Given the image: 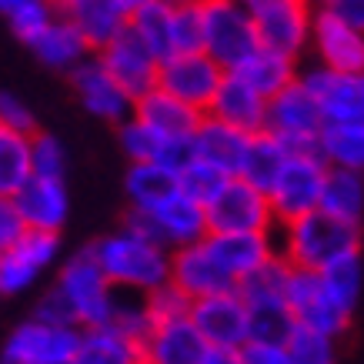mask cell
Instances as JSON below:
<instances>
[{
	"instance_id": "obj_1",
	"label": "cell",
	"mask_w": 364,
	"mask_h": 364,
	"mask_svg": "<svg viewBox=\"0 0 364 364\" xmlns=\"http://www.w3.org/2000/svg\"><path fill=\"white\" fill-rule=\"evenodd\" d=\"M361 224L341 221V218H334L321 208L311 210V214H301L298 221L274 228L277 254H284L291 264L314 267V271H321L324 264H331L334 257H341L348 251H361Z\"/></svg>"
},
{
	"instance_id": "obj_2",
	"label": "cell",
	"mask_w": 364,
	"mask_h": 364,
	"mask_svg": "<svg viewBox=\"0 0 364 364\" xmlns=\"http://www.w3.org/2000/svg\"><path fill=\"white\" fill-rule=\"evenodd\" d=\"M94 251L114 287L151 294L154 287L171 281V247L127 231L124 224L114 234L94 241Z\"/></svg>"
},
{
	"instance_id": "obj_3",
	"label": "cell",
	"mask_w": 364,
	"mask_h": 364,
	"mask_svg": "<svg viewBox=\"0 0 364 364\" xmlns=\"http://www.w3.org/2000/svg\"><path fill=\"white\" fill-rule=\"evenodd\" d=\"M57 291L67 298L74 308L80 328H94V324H107L114 301V284L107 271L100 267L94 244H84L67 257L60 271H57Z\"/></svg>"
},
{
	"instance_id": "obj_4",
	"label": "cell",
	"mask_w": 364,
	"mask_h": 364,
	"mask_svg": "<svg viewBox=\"0 0 364 364\" xmlns=\"http://www.w3.org/2000/svg\"><path fill=\"white\" fill-rule=\"evenodd\" d=\"M204 4V50L224 70H237L261 47L254 14L244 0H200Z\"/></svg>"
},
{
	"instance_id": "obj_5",
	"label": "cell",
	"mask_w": 364,
	"mask_h": 364,
	"mask_svg": "<svg viewBox=\"0 0 364 364\" xmlns=\"http://www.w3.org/2000/svg\"><path fill=\"white\" fill-rule=\"evenodd\" d=\"M208 224L210 231H274L277 218L271 194L234 174L224 181L218 198L208 200Z\"/></svg>"
},
{
	"instance_id": "obj_6",
	"label": "cell",
	"mask_w": 364,
	"mask_h": 364,
	"mask_svg": "<svg viewBox=\"0 0 364 364\" xmlns=\"http://www.w3.org/2000/svg\"><path fill=\"white\" fill-rule=\"evenodd\" d=\"M254 14L257 41L267 50L301 57L311 44L314 11L308 0H244Z\"/></svg>"
},
{
	"instance_id": "obj_7",
	"label": "cell",
	"mask_w": 364,
	"mask_h": 364,
	"mask_svg": "<svg viewBox=\"0 0 364 364\" xmlns=\"http://www.w3.org/2000/svg\"><path fill=\"white\" fill-rule=\"evenodd\" d=\"M84 338L77 324H54L44 318H31L17 324L4 344V358L21 364H74Z\"/></svg>"
},
{
	"instance_id": "obj_8",
	"label": "cell",
	"mask_w": 364,
	"mask_h": 364,
	"mask_svg": "<svg viewBox=\"0 0 364 364\" xmlns=\"http://www.w3.org/2000/svg\"><path fill=\"white\" fill-rule=\"evenodd\" d=\"M324 177H328V161L321 154H291L281 177L274 181L271 204H274L277 224L298 221L301 214L321 208V191H324Z\"/></svg>"
},
{
	"instance_id": "obj_9",
	"label": "cell",
	"mask_w": 364,
	"mask_h": 364,
	"mask_svg": "<svg viewBox=\"0 0 364 364\" xmlns=\"http://www.w3.org/2000/svg\"><path fill=\"white\" fill-rule=\"evenodd\" d=\"M287 308L294 314L298 324L318 328V331L341 338L351 328V311L341 308L338 301L328 294V287L321 281V271L314 267H291L287 277Z\"/></svg>"
},
{
	"instance_id": "obj_10",
	"label": "cell",
	"mask_w": 364,
	"mask_h": 364,
	"mask_svg": "<svg viewBox=\"0 0 364 364\" xmlns=\"http://www.w3.org/2000/svg\"><path fill=\"white\" fill-rule=\"evenodd\" d=\"M60 257V231H27L17 241L0 251V294H21L37 284V277Z\"/></svg>"
},
{
	"instance_id": "obj_11",
	"label": "cell",
	"mask_w": 364,
	"mask_h": 364,
	"mask_svg": "<svg viewBox=\"0 0 364 364\" xmlns=\"http://www.w3.org/2000/svg\"><path fill=\"white\" fill-rule=\"evenodd\" d=\"M224 70L208 50H177L171 54L167 60H161V87L171 90L174 97L188 100L191 107H198V111L208 114L210 100L218 94L224 80Z\"/></svg>"
},
{
	"instance_id": "obj_12",
	"label": "cell",
	"mask_w": 364,
	"mask_h": 364,
	"mask_svg": "<svg viewBox=\"0 0 364 364\" xmlns=\"http://www.w3.org/2000/svg\"><path fill=\"white\" fill-rule=\"evenodd\" d=\"M191 321L198 324L204 341L218 348H244L251 341V308L237 287L191 301Z\"/></svg>"
},
{
	"instance_id": "obj_13",
	"label": "cell",
	"mask_w": 364,
	"mask_h": 364,
	"mask_svg": "<svg viewBox=\"0 0 364 364\" xmlns=\"http://www.w3.org/2000/svg\"><path fill=\"white\" fill-rule=\"evenodd\" d=\"M70 87L84 104V111L107 124H121L134 114V97L114 80V74L104 67L100 57H84L70 70Z\"/></svg>"
},
{
	"instance_id": "obj_14",
	"label": "cell",
	"mask_w": 364,
	"mask_h": 364,
	"mask_svg": "<svg viewBox=\"0 0 364 364\" xmlns=\"http://www.w3.org/2000/svg\"><path fill=\"white\" fill-rule=\"evenodd\" d=\"M97 57L104 60V67L114 74V80H117L134 100L141 97V94H147V90H154L157 80H161V57L131 31V23H127V31L117 33L107 47H100Z\"/></svg>"
},
{
	"instance_id": "obj_15",
	"label": "cell",
	"mask_w": 364,
	"mask_h": 364,
	"mask_svg": "<svg viewBox=\"0 0 364 364\" xmlns=\"http://www.w3.org/2000/svg\"><path fill=\"white\" fill-rule=\"evenodd\" d=\"M301 80L314 90L324 121H364V70H331L311 67Z\"/></svg>"
},
{
	"instance_id": "obj_16",
	"label": "cell",
	"mask_w": 364,
	"mask_h": 364,
	"mask_svg": "<svg viewBox=\"0 0 364 364\" xmlns=\"http://www.w3.org/2000/svg\"><path fill=\"white\" fill-rule=\"evenodd\" d=\"M311 47L318 54V64L331 70H364V31L331 11L314 7Z\"/></svg>"
},
{
	"instance_id": "obj_17",
	"label": "cell",
	"mask_w": 364,
	"mask_h": 364,
	"mask_svg": "<svg viewBox=\"0 0 364 364\" xmlns=\"http://www.w3.org/2000/svg\"><path fill=\"white\" fill-rule=\"evenodd\" d=\"M324 127V111H321L314 90L304 80H291L284 90H277L267 100V131H274L277 137H318Z\"/></svg>"
},
{
	"instance_id": "obj_18",
	"label": "cell",
	"mask_w": 364,
	"mask_h": 364,
	"mask_svg": "<svg viewBox=\"0 0 364 364\" xmlns=\"http://www.w3.org/2000/svg\"><path fill=\"white\" fill-rule=\"evenodd\" d=\"M204 351H208V341L191 321V314L157 321L141 341L144 364H200Z\"/></svg>"
},
{
	"instance_id": "obj_19",
	"label": "cell",
	"mask_w": 364,
	"mask_h": 364,
	"mask_svg": "<svg viewBox=\"0 0 364 364\" xmlns=\"http://www.w3.org/2000/svg\"><path fill=\"white\" fill-rule=\"evenodd\" d=\"M54 7L87 37L94 54L111 44L117 33L127 31L131 23V7L124 0H54Z\"/></svg>"
},
{
	"instance_id": "obj_20",
	"label": "cell",
	"mask_w": 364,
	"mask_h": 364,
	"mask_svg": "<svg viewBox=\"0 0 364 364\" xmlns=\"http://www.w3.org/2000/svg\"><path fill=\"white\" fill-rule=\"evenodd\" d=\"M204 244L234 284L244 274H251L257 264H264L271 254H277L274 231H210Z\"/></svg>"
},
{
	"instance_id": "obj_21",
	"label": "cell",
	"mask_w": 364,
	"mask_h": 364,
	"mask_svg": "<svg viewBox=\"0 0 364 364\" xmlns=\"http://www.w3.org/2000/svg\"><path fill=\"white\" fill-rule=\"evenodd\" d=\"M17 210L23 214L27 228L37 231H60L70 214V191H67L64 177H44L33 174L17 194Z\"/></svg>"
},
{
	"instance_id": "obj_22",
	"label": "cell",
	"mask_w": 364,
	"mask_h": 364,
	"mask_svg": "<svg viewBox=\"0 0 364 364\" xmlns=\"http://www.w3.org/2000/svg\"><path fill=\"white\" fill-rule=\"evenodd\" d=\"M171 281H174L191 301L234 287L228 271L214 261V254H210V247L204 241L171 251Z\"/></svg>"
},
{
	"instance_id": "obj_23",
	"label": "cell",
	"mask_w": 364,
	"mask_h": 364,
	"mask_svg": "<svg viewBox=\"0 0 364 364\" xmlns=\"http://www.w3.org/2000/svg\"><path fill=\"white\" fill-rule=\"evenodd\" d=\"M208 114L221 117V121L234 124L247 134H257L267 127V97L257 87H251L237 70H228L221 80V87L210 100Z\"/></svg>"
},
{
	"instance_id": "obj_24",
	"label": "cell",
	"mask_w": 364,
	"mask_h": 364,
	"mask_svg": "<svg viewBox=\"0 0 364 364\" xmlns=\"http://www.w3.org/2000/svg\"><path fill=\"white\" fill-rule=\"evenodd\" d=\"M247 141H251L247 131L221 121V117H214V114H204V121H200L198 131H194V154L234 177V174H241V161H244V151H247Z\"/></svg>"
},
{
	"instance_id": "obj_25",
	"label": "cell",
	"mask_w": 364,
	"mask_h": 364,
	"mask_svg": "<svg viewBox=\"0 0 364 364\" xmlns=\"http://www.w3.org/2000/svg\"><path fill=\"white\" fill-rule=\"evenodd\" d=\"M134 114H137L141 121L151 124L154 131H161L164 137H194L198 124L204 121V111L191 107L188 100L174 97V94L164 90L161 84L134 100Z\"/></svg>"
},
{
	"instance_id": "obj_26",
	"label": "cell",
	"mask_w": 364,
	"mask_h": 364,
	"mask_svg": "<svg viewBox=\"0 0 364 364\" xmlns=\"http://www.w3.org/2000/svg\"><path fill=\"white\" fill-rule=\"evenodd\" d=\"M157 218V228H161V241L177 251V247H188V244H198L210 234L208 224V204L194 200L191 194L177 191L171 200H164L157 210H151Z\"/></svg>"
},
{
	"instance_id": "obj_27",
	"label": "cell",
	"mask_w": 364,
	"mask_h": 364,
	"mask_svg": "<svg viewBox=\"0 0 364 364\" xmlns=\"http://www.w3.org/2000/svg\"><path fill=\"white\" fill-rule=\"evenodd\" d=\"M177 191H181V177L174 167L161 164V161H131L127 174H124V194H127L131 208L157 210Z\"/></svg>"
},
{
	"instance_id": "obj_28",
	"label": "cell",
	"mask_w": 364,
	"mask_h": 364,
	"mask_svg": "<svg viewBox=\"0 0 364 364\" xmlns=\"http://www.w3.org/2000/svg\"><path fill=\"white\" fill-rule=\"evenodd\" d=\"M31 50L37 54V60L44 67H50V70H67V74H70L84 57L94 54L87 44V37L67 21V17H60V14H57L54 21H50V27L33 41Z\"/></svg>"
},
{
	"instance_id": "obj_29",
	"label": "cell",
	"mask_w": 364,
	"mask_h": 364,
	"mask_svg": "<svg viewBox=\"0 0 364 364\" xmlns=\"http://www.w3.org/2000/svg\"><path fill=\"white\" fill-rule=\"evenodd\" d=\"M287 161H291V151H287L284 137H277L274 131L264 127V131L251 134V141H247V151H244L241 161V177L251 181L254 188L271 191Z\"/></svg>"
},
{
	"instance_id": "obj_30",
	"label": "cell",
	"mask_w": 364,
	"mask_h": 364,
	"mask_svg": "<svg viewBox=\"0 0 364 364\" xmlns=\"http://www.w3.org/2000/svg\"><path fill=\"white\" fill-rule=\"evenodd\" d=\"M74 364H144L141 341L127 338L111 324H94L84 328Z\"/></svg>"
},
{
	"instance_id": "obj_31",
	"label": "cell",
	"mask_w": 364,
	"mask_h": 364,
	"mask_svg": "<svg viewBox=\"0 0 364 364\" xmlns=\"http://www.w3.org/2000/svg\"><path fill=\"white\" fill-rule=\"evenodd\" d=\"M291 261L284 254H271L264 264H257L251 274H244L237 281L241 298L247 301V308H271V304H287V277H291Z\"/></svg>"
},
{
	"instance_id": "obj_32",
	"label": "cell",
	"mask_w": 364,
	"mask_h": 364,
	"mask_svg": "<svg viewBox=\"0 0 364 364\" xmlns=\"http://www.w3.org/2000/svg\"><path fill=\"white\" fill-rule=\"evenodd\" d=\"M321 210H328L341 221L364 224V171L328 167L324 191H321Z\"/></svg>"
},
{
	"instance_id": "obj_33",
	"label": "cell",
	"mask_w": 364,
	"mask_h": 364,
	"mask_svg": "<svg viewBox=\"0 0 364 364\" xmlns=\"http://www.w3.org/2000/svg\"><path fill=\"white\" fill-rule=\"evenodd\" d=\"M131 31L151 47L161 60L177 54L174 44V0H147L131 11Z\"/></svg>"
},
{
	"instance_id": "obj_34",
	"label": "cell",
	"mask_w": 364,
	"mask_h": 364,
	"mask_svg": "<svg viewBox=\"0 0 364 364\" xmlns=\"http://www.w3.org/2000/svg\"><path fill=\"white\" fill-rule=\"evenodd\" d=\"M251 87H257L264 94L267 100L274 97L277 90H284L291 80H298V57H287V54H277V50H267V47H257L241 67H237Z\"/></svg>"
},
{
	"instance_id": "obj_35",
	"label": "cell",
	"mask_w": 364,
	"mask_h": 364,
	"mask_svg": "<svg viewBox=\"0 0 364 364\" xmlns=\"http://www.w3.org/2000/svg\"><path fill=\"white\" fill-rule=\"evenodd\" d=\"M318 144L328 167L364 171V121H324Z\"/></svg>"
},
{
	"instance_id": "obj_36",
	"label": "cell",
	"mask_w": 364,
	"mask_h": 364,
	"mask_svg": "<svg viewBox=\"0 0 364 364\" xmlns=\"http://www.w3.org/2000/svg\"><path fill=\"white\" fill-rule=\"evenodd\" d=\"M31 141L33 134L14 131V127L0 124V194H7V198H14L33 177Z\"/></svg>"
},
{
	"instance_id": "obj_37",
	"label": "cell",
	"mask_w": 364,
	"mask_h": 364,
	"mask_svg": "<svg viewBox=\"0 0 364 364\" xmlns=\"http://www.w3.org/2000/svg\"><path fill=\"white\" fill-rule=\"evenodd\" d=\"M321 281L328 287V294L354 314V308H358V301L364 294V254L348 251L341 257H334L331 264L321 267Z\"/></svg>"
},
{
	"instance_id": "obj_38",
	"label": "cell",
	"mask_w": 364,
	"mask_h": 364,
	"mask_svg": "<svg viewBox=\"0 0 364 364\" xmlns=\"http://www.w3.org/2000/svg\"><path fill=\"white\" fill-rule=\"evenodd\" d=\"M107 324L124 331L127 338H134V341H144L147 331L154 328V318H151V308H147V294L144 291H127V287H114Z\"/></svg>"
},
{
	"instance_id": "obj_39",
	"label": "cell",
	"mask_w": 364,
	"mask_h": 364,
	"mask_svg": "<svg viewBox=\"0 0 364 364\" xmlns=\"http://www.w3.org/2000/svg\"><path fill=\"white\" fill-rule=\"evenodd\" d=\"M117 141H121V151L127 161H161L171 137H164L147 121H141L137 114H131L127 121L117 124Z\"/></svg>"
},
{
	"instance_id": "obj_40",
	"label": "cell",
	"mask_w": 364,
	"mask_h": 364,
	"mask_svg": "<svg viewBox=\"0 0 364 364\" xmlns=\"http://www.w3.org/2000/svg\"><path fill=\"white\" fill-rule=\"evenodd\" d=\"M284 344L294 364H338V338L318 331V328L294 324V331Z\"/></svg>"
},
{
	"instance_id": "obj_41",
	"label": "cell",
	"mask_w": 364,
	"mask_h": 364,
	"mask_svg": "<svg viewBox=\"0 0 364 364\" xmlns=\"http://www.w3.org/2000/svg\"><path fill=\"white\" fill-rule=\"evenodd\" d=\"M177 177H181V191H184V194H191V198L200 200V204H208V200L218 198V191L224 188V181L231 174H224L221 167L208 164L204 157L194 154L188 164L177 171Z\"/></svg>"
},
{
	"instance_id": "obj_42",
	"label": "cell",
	"mask_w": 364,
	"mask_h": 364,
	"mask_svg": "<svg viewBox=\"0 0 364 364\" xmlns=\"http://www.w3.org/2000/svg\"><path fill=\"white\" fill-rule=\"evenodd\" d=\"M54 17H57L54 0H33V4H23L21 11H14L7 21H11L14 37L31 47L33 41H37V37L50 27V21H54Z\"/></svg>"
},
{
	"instance_id": "obj_43",
	"label": "cell",
	"mask_w": 364,
	"mask_h": 364,
	"mask_svg": "<svg viewBox=\"0 0 364 364\" xmlns=\"http://www.w3.org/2000/svg\"><path fill=\"white\" fill-rule=\"evenodd\" d=\"M174 44L177 50H204V4H174Z\"/></svg>"
},
{
	"instance_id": "obj_44",
	"label": "cell",
	"mask_w": 364,
	"mask_h": 364,
	"mask_svg": "<svg viewBox=\"0 0 364 364\" xmlns=\"http://www.w3.org/2000/svg\"><path fill=\"white\" fill-rule=\"evenodd\" d=\"M294 314L287 304L271 308H251V338L254 341H287L294 331Z\"/></svg>"
},
{
	"instance_id": "obj_45",
	"label": "cell",
	"mask_w": 364,
	"mask_h": 364,
	"mask_svg": "<svg viewBox=\"0 0 364 364\" xmlns=\"http://www.w3.org/2000/svg\"><path fill=\"white\" fill-rule=\"evenodd\" d=\"M31 154H33V174H44V177H64L67 174V151L54 134L33 131Z\"/></svg>"
},
{
	"instance_id": "obj_46",
	"label": "cell",
	"mask_w": 364,
	"mask_h": 364,
	"mask_svg": "<svg viewBox=\"0 0 364 364\" xmlns=\"http://www.w3.org/2000/svg\"><path fill=\"white\" fill-rule=\"evenodd\" d=\"M147 308H151V318H154V324H157V321H171V318L191 314V298L174 281H167V284L154 287V291L147 294Z\"/></svg>"
},
{
	"instance_id": "obj_47",
	"label": "cell",
	"mask_w": 364,
	"mask_h": 364,
	"mask_svg": "<svg viewBox=\"0 0 364 364\" xmlns=\"http://www.w3.org/2000/svg\"><path fill=\"white\" fill-rule=\"evenodd\" d=\"M0 124H4V127H14V131H23V134L37 131L33 111L17 94H11V90H0Z\"/></svg>"
},
{
	"instance_id": "obj_48",
	"label": "cell",
	"mask_w": 364,
	"mask_h": 364,
	"mask_svg": "<svg viewBox=\"0 0 364 364\" xmlns=\"http://www.w3.org/2000/svg\"><path fill=\"white\" fill-rule=\"evenodd\" d=\"M244 364H294L284 341H247L241 348Z\"/></svg>"
},
{
	"instance_id": "obj_49",
	"label": "cell",
	"mask_w": 364,
	"mask_h": 364,
	"mask_svg": "<svg viewBox=\"0 0 364 364\" xmlns=\"http://www.w3.org/2000/svg\"><path fill=\"white\" fill-rule=\"evenodd\" d=\"M33 318H44V321H54V324H77V314H74V308L67 304V298L57 291V287H50L44 298L37 301V308H33ZM80 328V324H77Z\"/></svg>"
},
{
	"instance_id": "obj_50",
	"label": "cell",
	"mask_w": 364,
	"mask_h": 364,
	"mask_svg": "<svg viewBox=\"0 0 364 364\" xmlns=\"http://www.w3.org/2000/svg\"><path fill=\"white\" fill-rule=\"evenodd\" d=\"M23 231H27V221H23V214L17 210V200L0 194V251H7Z\"/></svg>"
},
{
	"instance_id": "obj_51",
	"label": "cell",
	"mask_w": 364,
	"mask_h": 364,
	"mask_svg": "<svg viewBox=\"0 0 364 364\" xmlns=\"http://www.w3.org/2000/svg\"><path fill=\"white\" fill-rule=\"evenodd\" d=\"M321 11H331L344 21H351L354 27H361L364 31V0H314Z\"/></svg>"
},
{
	"instance_id": "obj_52",
	"label": "cell",
	"mask_w": 364,
	"mask_h": 364,
	"mask_svg": "<svg viewBox=\"0 0 364 364\" xmlns=\"http://www.w3.org/2000/svg\"><path fill=\"white\" fill-rule=\"evenodd\" d=\"M200 364H244V354H241V348H218V344H208Z\"/></svg>"
},
{
	"instance_id": "obj_53",
	"label": "cell",
	"mask_w": 364,
	"mask_h": 364,
	"mask_svg": "<svg viewBox=\"0 0 364 364\" xmlns=\"http://www.w3.org/2000/svg\"><path fill=\"white\" fill-rule=\"evenodd\" d=\"M23 4H33V0H0V14H4V17H11L14 11H21Z\"/></svg>"
},
{
	"instance_id": "obj_54",
	"label": "cell",
	"mask_w": 364,
	"mask_h": 364,
	"mask_svg": "<svg viewBox=\"0 0 364 364\" xmlns=\"http://www.w3.org/2000/svg\"><path fill=\"white\" fill-rule=\"evenodd\" d=\"M124 4H127V7L134 11V7H141V4H147V0H124Z\"/></svg>"
},
{
	"instance_id": "obj_55",
	"label": "cell",
	"mask_w": 364,
	"mask_h": 364,
	"mask_svg": "<svg viewBox=\"0 0 364 364\" xmlns=\"http://www.w3.org/2000/svg\"><path fill=\"white\" fill-rule=\"evenodd\" d=\"M0 364H21V361H14V358H0Z\"/></svg>"
},
{
	"instance_id": "obj_56",
	"label": "cell",
	"mask_w": 364,
	"mask_h": 364,
	"mask_svg": "<svg viewBox=\"0 0 364 364\" xmlns=\"http://www.w3.org/2000/svg\"><path fill=\"white\" fill-rule=\"evenodd\" d=\"M174 4H184V0H174Z\"/></svg>"
}]
</instances>
